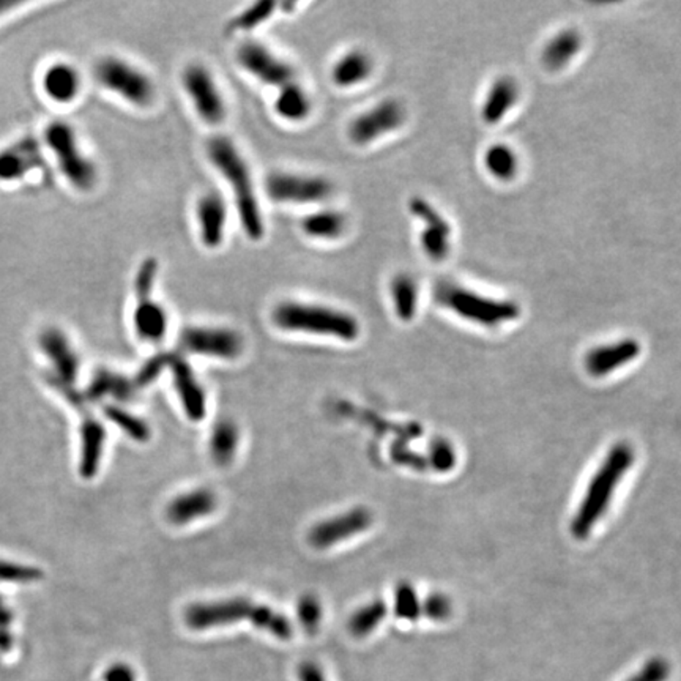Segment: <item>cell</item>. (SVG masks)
<instances>
[{
  "instance_id": "obj_1",
  "label": "cell",
  "mask_w": 681,
  "mask_h": 681,
  "mask_svg": "<svg viewBox=\"0 0 681 681\" xmlns=\"http://www.w3.org/2000/svg\"><path fill=\"white\" fill-rule=\"evenodd\" d=\"M205 154L213 169L229 185L232 205L243 232L249 240L259 242L266 236V219L255 177L242 150L232 137L215 135L205 144Z\"/></svg>"
},
{
  "instance_id": "obj_2",
  "label": "cell",
  "mask_w": 681,
  "mask_h": 681,
  "mask_svg": "<svg viewBox=\"0 0 681 681\" xmlns=\"http://www.w3.org/2000/svg\"><path fill=\"white\" fill-rule=\"evenodd\" d=\"M272 322L283 331L335 338L346 342L359 340L361 331L359 319L349 311L303 300H283L275 304Z\"/></svg>"
},
{
  "instance_id": "obj_3",
  "label": "cell",
  "mask_w": 681,
  "mask_h": 681,
  "mask_svg": "<svg viewBox=\"0 0 681 681\" xmlns=\"http://www.w3.org/2000/svg\"><path fill=\"white\" fill-rule=\"evenodd\" d=\"M634 459L636 454L632 446L625 442L613 445L611 452H607L606 459L601 462L600 469L592 478L571 524V532L577 539H585L593 532L602 514L609 508L617 486L634 464Z\"/></svg>"
},
{
  "instance_id": "obj_4",
  "label": "cell",
  "mask_w": 681,
  "mask_h": 681,
  "mask_svg": "<svg viewBox=\"0 0 681 681\" xmlns=\"http://www.w3.org/2000/svg\"><path fill=\"white\" fill-rule=\"evenodd\" d=\"M434 298L435 303L456 316L490 329L516 321L520 316V306L516 302L484 297L448 279L435 285Z\"/></svg>"
},
{
  "instance_id": "obj_5",
  "label": "cell",
  "mask_w": 681,
  "mask_h": 681,
  "mask_svg": "<svg viewBox=\"0 0 681 681\" xmlns=\"http://www.w3.org/2000/svg\"><path fill=\"white\" fill-rule=\"evenodd\" d=\"M270 201L281 205H322L333 198L335 185L319 173L275 171L266 179Z\"/></svg>"
},
{
  "instance_id": "obj_6",
  "label": "cell",
  "mask_w": 681,
  "mask_h": 681,
  "mask_svg": "<svg viewBox=\"0 0 681 681\" xmlns=\"http://www.w3.org/2000/svg\"><path fill=\"white\" fill-rule=\"evenodd\" d=\"M95 78L105 89L136 107H149L155 101L156 89L152 78L124 59H101L95 67Z\"/></svg>"
},
{
  "instance_id": "obj_7",
  "label": "cell",
  "mask_w": 681,
  "mask_h": 681,
  "mask_svg": "<svg viewBox=\"0 0 681 681\" xmlns=\"http://www.w3.org/2000/svg\"><path fill=\"white\" fill-rule=\"evenodd\" d=\"M407 120L406 106L396 98L380 99L359 112L347 125V139L355 147H369L382 137L403 128Z\"/></svg>"
},
{
  "instance_id": "obj_8",
  "label": "cell",
  "mask_w": 681,
  "mask_h": 681,
  "mask_svg": "<svg viewBox=\"0 0 681 681\" xmlns=\"http://www.w3.org/2000/svg\"><path fill=\"white\" fill-rule=\"evenodd\" d=\"M182 87L199 120L210 126L223 124L228 105L217 78L204 63H190L182 71Z\"/></svg>"
},
{
  "instance_id": "obj_9",
  "label": "cell",
  "mask_w": 681,
  "mask_h": 681,
  "mask_svg": "<svg viewBox=\"0 0 681 681\" xmlns=\"http://www.w3.org/2000/svg\"><path fill=\"white\" fill-rule=\"evenodd\" d=\"M44 137L51 149L54 150L61 169L70 183L82 191H90L98 180V171L92 160L82 154L71 126L56 122L48 126Z\"/></svg>"
},
{
  "instance_id": "obj_10",
  "label": "cell",
  "mask_w": 681,
  "mask_h": 681,
  "mask_svg": "<svg viewBox=\"0 0 681 681\" xmlns=\"http://www.w3.org/2000/svg\"><path fill=\"white\" fill-rule=\"evenodd\" d=\"M236 62L253 79L278 90L295 79V69L270 46L257 40H243L237 46Z\"/></svg>"
},
{
  "instance_id": "obj_11",
  "label": "cell",
  "mask_w": 681,
  "mask_h": 681,
  "mask_svg": "<svg viewBox=\"0 0 681 681\" xmlns=\"http://www.w3.org/2000/svg\"><path fill=\"white\" fill-rule=\"evenodd\" d=\"M180 349L186 353L218 359H236L242 355L245 340L234 329L190 325L182 330Z\"/></svg>"
},
{
  "instance_id": "obj_12",
  "label": "cell",
  "mask_w": 681,
  "mask_h": 681,
  "mask_svg": "<svg viewBox=\"0 0 681 681\" xmlns=\"http://www.w3.org/2000/svg\"><path fill=\"white\" fill-rule=\"evenodd\" d=\"M257 606L259 602L247 598L196 602L186 609L185 623L194 631L236 625L240 621H249L253 625Z\"/></svg>"
},
{
  "instance_id": "obj_13",
  "label": "cell",
  "mask_w": 681,
  "mask_h": 681,
  "mask_svg": "<svg viewBox=\"0 0 681 681\" xmlns=\"http://www.w3.org/2000/svg\"><path fill=\"white\" fill-rule=\"evenodd\" d=\"M409 210L423 224L420 247L427 259L434 262L445 260L452 249V230L445 217L426 199H410Z\"/></svg>"
},
{
  "instance_id": "obj_14",
  "label": "cell",
  "mask_w": 681,
  "mask_h": 681,
  "mask_svg": "<svg viewBox=\"0 0 681 681\" xmlns=\"http://www.w3.org/2000/svg\"><path fill=\"white\" fill-rule=\"evenodd\" d=\"M199 242L205 249L223 247L229 223V204L217 190H209L199 196L194 207Z\"/></svg>"
},
{
  "instance_id": "obj_15",
  "label": "cell",
  "mask_w": 681,
  "mask_h": 681,
  "mask_svg": "<svg viewBox=\"0 0 681 681\" xmlns=\"http://www.w3.org/2000/svg\"><path fill=\"white\" fill-rule=\"evenodd\" d=\"M372 524V514L368 508L349 509L346 513L335 516L333 519L322 520L311 528L308 541L316 549H329L340 545V541L357 536L366 532Z\"/></svg>"
},
{
  "instance_id": "obj_16",
  "label": "cell",
  "mask_w": 681,
  "mask_h": 681,
  "mask_svg": "<svg viewBox=\"0 0 681 681\" xmlns=\"http://www.w3.org/2000/svg\"><path fill=\"white\" fill-rule=\"evenodd\" d=\"M168 368L173 374V387L177 390L186 415L192 422L202 420L207 409V399L196 374L180 355H169Z\"/></svg>"
},
{
  "instance_id": "obj_17",
  "label": "cell",
  "mask_w": 681,
  "mask_h": 681,
  "mask_svg": "<svg viewBox=\"0 0 681 681\" xmlns=\"http://www.w3.org/2000/svg\"><path fill=\"white\" fill-rule=\"evenodd\" d=\"M40 347L56 369V376L52 378L73 387L79 372V357L73 350L69 338L61 330H44L40 336Z\"/></svg>"
},
{
  "instance_id": "obj_18",
  "label": "cell",
  "mask_w": 681,
  "mask_h": 681,
  "mask_svg": "<svg viewBox=\"0 0 681 681\" xmlns=\"http://www.w3.org/2000/svg\"><path fill=\"white\" fill-rule=\"evenodd\" d=\"M376 63L371 54L361 48H352L340 54L330 69V79L340 90H349L371 79Z\"/></svg>"
},
{
  "instance_id": "obj_19",
  "label": "cell",
  "mask_w": 681,
  "mask_h": 681,
  "mask_svg": "<svg viewBox=\"0 0 681 681\" xmlns=\"http://www.w3.org/2000/svg\"><path fill=\"white\" fill-rule=\"evenodd\" d=\"M639 353L640 346L636 340H621L596 347L585 357V369L593 378H602L631 363L632 359H638Z\"/></svg>"
},
{
  "instance_id": "obj_20",
  "label": "cell",
  "mask_w": 681,
  "mask_h": 681,
  "mask_svg": "<svg viewBox=\"0 0 681 681\" xmlns=\"http://www.w3.org/2000/svg\"><path fill=\"white\" fill-rule=\"evenodd\" d=\"M349 218L333 207H317L300 219V230L314 242H338L346 236Z\"/></svg>"
},
{
  "instance_id": "obj_21",
  "label": "cell",
  "mask_w": 681,
  "mask_h": 681,
  "mask_svg": "<svg viewBox=\"0 0 681 681\" xmlns=\"http://www.w3.org/2000/svg\"><path fill=\"white\" fill-rule=\"evenodd\" d=\"M133 325L141 340L156 344L168 335V310L154 297L136 300V306L133 311Z\"/></svg>"
},
{
  "instance_id": "obj_22",
  "label": "cell",
  "mask_w": 681,
  "mask_h": 681,
  "mask_svg": "<svg viewBox=\"0 0 681 681\" xmlns=\"http://www.w3.org/2000/svg\"><path fill=\"white\" fill-rule=\"evenodd\" d=\"M217 496L213 494V490L201 488L175 497L173 502L169 503L166 516L173 526H186L213 513L217 509Z\"/></svg>"
},
{
  "instance_id": "obj_23",
  "label": "cell",
  "mask_w": 681,
  "mask_h": 681,
  "mask_svg": "<svg viewBox=\"0 0 681 681\" xmlns=\"http://www.w3.org/2000/svg\"><path fill=\"white\" fill-rule=\"evenodd\" d=\"M273 111L287 124H302L313 112L310 92L297 81L279 87L273 99Z\"/></svg>"
},
{
  "instance_id": "obj_24",
  "label": "cell",
  "mask_w": 681,
  "mask_h": 681,
  "mask_svg": "<svg viewBox=\"0 0 681 681\" xmlns=\"http://www.w3.org/2000/svg\"><path fill=\"white\" fill-rule=\"evenodd\" d=\"M42 164V154L32 137L0 154V180H18Z\"/></svg>"
},
{
  "instance_id": "obj_25",
  "label": "cell",
  "mask_w": 681,
  "mask_h": 681,
  "mask_svg": "<svg viewBox=\"0 0 681 681\" xmlns=\"http://www.w3.org/2000/svg\"><path fill=\"white\" fill-rule=\"evenodd\" d=\"M393 311L399 321L410 322L418 313L420 304V285L418 279L407 272L396 273L388 285Z\"/></svg>"
},
{
  "instance_id": "obj_26",
  "label": "cell",
  "mask_w": 681,
  "mask_h": 681,
  "mask_svg": "<svg viewBox=\"0 0 681 681\" xmlns=\"http://www.w3.org/2000/svg\"><path fill=\"white\" fill-rule=\"evenodd\" d=\"M106 429L93 416H87L81 426V462L79 471L84 478L97 475L105 452Z\"/></svg>"
},
{
  "instance_id": "obj_27",
  "label": "cell",
  "mask_w": 681,
  "mask_h": 681,
  "mask_svg": "<svg viewBox=\"0 0 681 681\" xmlns=\"http://www.w3.org/2000/svg\"><path fill=\"white\" fill-rule=\"evenodd\" d=\"M519 99V87L513 78H500L490 86L481 107L486 124H499Z\"/></svg>"
},
{
  "instance_id": "obj_28",
  "label": "cell",
  "mask_w": 681,
  "mask_h": 681,
  "mask_svg": "<svg viewBox=\"0 0 681 681\" xmlns=\"http://www.w3.org/2000/svg\"><path fill=\"white\" fill-rule=\"evenodd\" d=\"M43 87L51 98L69 103L79 93L81 78L73 67L57 63L44 73Z\"/></svg>"
},
{
  "instance_id": "obj_29",
  "label": "cell",
  "mask_w": 681,
  "mask_h": 681,
  "mask_svg": "<svg viewBox=\"0 0 681 681\" xmlns=\"http://www.w3.org/2000/svg\"><path fill=\"white\" fill-rule=\"evenodd\" d=\"M583 48V38L576 31H564L552 38L543 51V63L547 70L558 71L579 54Z\"/></svg>"
},
{
  "instance_id": "obj_30",
  "label": "cell",
  "mask_w": 681,
  "mask_h": 681,
  "mask_svg": "<svg viewBox=\"0 0 681 681\" xmlns=\"http://www.w3.org/2000/svg\"><path fill=\"white\" fill-rule=\"evenodd\" d=\"M136 393L135 380L124 378L107 369H99L92 384L87 388V397L90 401H98L101 397L114 396L118 401H128Z\"/></svg>"
},
{
  "instance_id": "obj_31",
  "label": "cell",
  "mask_w": 681,
  "mask_h": 681,
  "mask_svg": "<svg viewBox=\"0 0 681 681\" xmlns=\"http://www.w3.org/2000/svg\"><path fill=\"white\" fill-rule=\"evenodd\" d=\"M238 427L229 420L218 422L210 434V454L211 459L218 465H228L236 458L237 448H238Z\"/></svg>"
},
{
  "instance_id": "obj_32",
  "label": "cell",
  "mask_w": 681,
  "mask_h": 681,
  "mask_svg": "<svg viewBox=\"0 0 681 681\" xmlns=\"http://www.w3.org/2000/svg\"><path fill=\"white\" fill-rule=\"evenodd\" d=\"M387 615V604L382 600L372 601L366 606L359 607L349 620V632L353 638H366L384 621Z\"/></svg>"
},
{
  "instance_id": "obj_33",
  "label": "cell",
  "mask_w": 681,
  "mask_h": 681,
  "mask_svg": "<svg viewBox=\"0 0 681 681\" xmlns=\"http://www.w3.org/2000/svg\"><path fill=\"white\" fill-rule=\"evenodd\" d=\"M484 164H486V169L490 171L492 177H496L497 180H503V182L513 180L519 171L518 155L514 154L511 147L502 145V144L492 145L488 150V154L484 156Z\"/></svg>"
},
{
  "instance_id": "obj_34",
  "label": "cell",
  "mask_w": 681,
  "mask_h": 681,
  "mask_svg": "<svg viewBox=\"0 0 681 681\" xmlns=\"http://www.w3.org/2000/svg\"><path fill=\"white\" fill-rule=\"evenodd\" d=\"M278 5L275 2H257L255 5H249L230 19L228 31L240 32V33H249V32L259 29L260 25L266 24Z\"/></svg>"
},
{
  "instance_id": "obj_35",
  "label": "cell",
  "mask_w": 681,
  "mask_h": 681,
  "mask_svg": "<svg viewBox=\"0 0 681 681\" xmlns=\"http://www.w3.org/2000/svg\"><path fill=\"white\" fill-rule=\"evenodd\" d=\"M253 625L281 640H287L294 636L291 621L287 620L285 613L278 612L266 604L257 606Z\"/></svg>"
},
{
  "instance_id": "obj_36",
  "label": "cell",
  "mask_w": 681,
  "mask_h": 681,
  "mask_svg": "<svg viewBox=\"0 0 681 681\" xmlns=\"http://www.w3.org/2000/svg\"><path fill=\"white\" fill-rule=\"evenodd\" d=\"M106 416L107 420H111L112 423H116L125 434H128L131 439L137 440V442H145L149 440L150 429L147 426V423L137 418L136 415H133L126 410L120 409L117 406H107L105 409Z\"/></svg>"
},
{
  "instance_id": "obj_37",
  "label": "cell",
  "mask_w": 681,
  "mask_h": 681,
  "mask_svg": "<svg viewBox=\"0 0 681 681\" xmlns=\"http://www.w3.org/2000/svg\"><path fill=\"white\" fill-rule=\"evenodd\" d=\"M395 613L397 619L415 621L422 613V602L418 600L415 589L410 583L397 585L395 593Z\"/></svg>"
},
{
  "instance_id": "obj_38",
  "label": "cell",
  "mask_w": 681,
  "mask_h": 681,
  "mask_svg": "<svg viewBox=\"0 0 681 681\" xmlns=\"http://www.w3.org/2000/svg\"><path fill=\"white\" fill-rule=\"evenodd\" d=\"M158 272H160V264L155 257H147L141 262V266L137 268L136 276H135L136 300L154 297L156 281H158Z\"/></svg>"
},
{
  "instance_id": "obj_39",
  "label": "cell",
  "mask_w": 681,
  "mask_h": 681,
  "mask_svg": "<svg viewBox=\"0 0 681 681\" xmlns=\"http://www.w3.org/2000/svg\"><path fill=\"white\" fill-rule=\"evenodd\" d=\"M298 623L304 631L314 634L322 623V606L314 595H304L297 604Z\"/></svg>"
},
{
  "instance_id": "obj_40",
  "label": "cell",
  "mask_w": 681,
  "mask_h": 681,
  "mask_svg": "<svg viewBox=\"0 0 681 681\" xmlns=\"http://www.w3.org/2000/svg\"><path fill=\"white\" fill-rule=\"evenodd\" d=\"M43 577V573L27 566V564H14L0 558V583H33Z\"/></svg>"
},
{
  "instance_id": "obj_41",
  "label": "cell",
  "mask_w": 681,
  "mask_h": 681,
  "mask_svg": "<svg viewBox=\"0 0 681 681\" xmlns=\"http://www.w3.org/2000/svg\"><path fill=\"white\" fill-rule=\"evenodd\" d=\"M422 612L434 621H445L452 615V602L445 595L434 593L423 602Z\"/></svg>"
},
{
  "instance_id": "obj_42",
  "label": "cell",
  "mask_w": 681,
  "mask_h": 681,
  "mask_svg": "<svg viewBox=\"0 0 681 681\" xmlns=\"http://www.w3.org/2000/svg\"><path fill=\"white\" fill-rule=\"evenodd\" d=\"M670 676V664L664 658H653L628 681H666Z\"/></svg>"
},
{
  "instance_id": "obj_43",
  "label": "cell",
  "mask_w": 681,
  "mask_h": 681,
  "mask_svg": "<svg viewBox=\"0 0 681 681\" xmlns=\"http://www.w3.org/2000/svg\"><path fill=\"white\" fill-rule=\"evenodd\" d=\"M169 355L171 353H164V355H156L155 359H150L145 365H144L141 372L137 374L135 384L136 387H144V385L150 384L152 380H155L158 378V374L164 369V366H168Z\"/></svg>"
},
{
  "instance_id": "obj_44",
  "label": "cell",
  "mask_w": 681,
  "mask_h": 681,
  "mask_svg": "<svg viewBox=\"0 0 681 681\" xmlns=\"http://www.w3.org/2000/svg\"><path fill=\"white\" fill-rule=\"evenodd\" d=\"M433 454V464L437 471H446L452 469V465L456 462V456L452 452V446L446 443L445 440H439L435 442L431 450Z\"/></svg>"
},
{
  "instance_id": "obj_45",
  "label": "cell",
  "mask_w": 681,
  "mask_h": 681,
  "mask_svg": "<svg viewBox=\"0 0 681 681\" xmlns=\"http://www.w3.org/2000/svg\"><path fill=\"white\" fill-rule=\"evenodd\" d=\"M103 681H137L136 672L125 663L112 664L103 676Z\"/></svg>"
},
{
  "instance_id": "obj_46",
  "label": "cell",
  "mask_w": 681,
  "mask_h": 681,
  "mask_svg": "<svg viewBox=\"0 0 681 681\" xmlns=\"http://www.w3.org/2000/svg\"><path fill=\"white\" fill-rule=\"evenodd\" d=\"M297 676L298 681H327L321 667L310 661L298 666Z\"/></svg>"
},
{
  "instance_id": "obj_47",
  "label": "cell",
  "mask_w": 681,
  "mask_h": 681,
  "mask_svg": "<svg viewBox=\"0 0 681 681\" xmlns=\"http://www.w3.org/2000/svg\"><path fill=\"white\" fill-rule=\"evenodd\" d=\"M14 612L12 607L6 604L4 596L0 595V632L12 631Z\"/></svg>"
},
{
  "instance_id": "obj_48",
  "label": "cell",
  "mask_w": 681,
  "mask_h": 681,
  "mask_svg": "<svg viewBox=\"0 0 681 681\" xmlns=\"http://www.w3.org/2000/svg\"><path fill=\"white\" fill-rule=\"evenodd\" d=\"M14 5H16V4H14V2H10V0H0V14L6 12V10H10V8H13Z\"/></svg>"
}]
</instances>
